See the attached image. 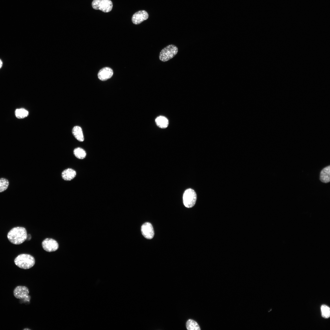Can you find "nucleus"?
<instances>
[{"label": "nucleus", "instance_id": "obj_10", "mask_svg": "<svg viewBox=\"0 0 330 330\" xmlns=\"http://www.w3.org/2000/svg\"><path fill=\"white\" fill-rule=\"evenodd\" d=\"M113 75L112 70L109 67H106L99 71L98 74V77L100 80L104 81L110 78Z\"/></svg>", "mask_w": 330, "mask_h": 330}, {"label": "nucleus", "instance_id": "obj_21", "mask_svg": "<svg viewBox=\"0 0 330 330\" xmlns=\"http://www.w3.org/2000/svg\"><path fill=\"white\" fill-rule=\"evenodd\" d=\"M31 235H30V237H29V234H28V235H27V238L26 240H30L31 239Z\"/></svg>", "mask_w": 330, "mask_h": 330}, {"label": "nucleus", "instance_id": "obj_2", "mask_svg": "<svg viewBox=\"0 0 330 330\" xmlns=\"http://www.w3.org/2000/svg\"><path fill=\"white\" fill-rule=\"evenodd\" d=\"M15 264L22 269H28L32 267L35 263V260L32 255L26 254L18 255L14 259Z\"/></svg>", "mask_w": 330, "mask_h": 330}, {"label": "nucleus", "instance_id": "obj_16", "mask_svg": "<svg viewBox=\"0 0 330 330\" xmlns=\"http://www.w3.org/2000/svg\"><path fill=\"white\" fill-rule=\"evenodd\" d=\"M186 327L189 330H200V326L197 322L192 319H189L187 321Z\"/></svg>", "mask_w": 330, "mask_h": 330}, {"label": "nucleus", "instance_id": "obj_9", "mask_svg": "<svg viewBox=\"0 0 330 330\" xmlns=\"http://www.w3.org/2000/svg\"><path fill=\"white\" fill-rule=\"evenodd\" d=\"M148 17V14L145 11H139L133 15L132 17V21L133 24H138L146 20Z\"/></svg>", "mask_w": 330, "mask_h": 330}, {"label": "nucleus", "instance_id": "obj_7", "mask_svg": "<svg viewBox=\"0 0 330 330\" xmlns=\"http://www.w3.org/2000/svg\"><path fill=\"white\" fill-rule=\"evenodd\" d=\"M29 292L28 288L25 286H18L16 287L13 292V295L17 299H21L28 297Z\"/></svg>", "mask_w": 330, "mask_h": 330}, {"label": "nucleus", "instance_id": "obj_15", "mask_svg": "<svg viewBox=\"0 0 330 330\" xmlns=\"http://www.w3.org/2000/svg\"><path fill=\"white\" fill-rule=\"evenodd\" d=\"M73 153L75 156L79 159H83L86 157V156L85 151L80 147L75 148L74 150Z\"/></svg>", "mask_w": 330, "mask_h": 330}, {"label": "nucleus", "instance_id": "obj_11", "mask_svg": "<svg viewBox=\"0 0 330 330\" xmlns=\"http://www.w3.org/2000/svg\"><path fill=\"white\" fill-rule=\"evenodd\" d=\"M76 173L74 170L70 168L64 170L62 173V178L65 181H69L72 180L76 176Z\"/></svg>", "mask_w": 330, "mask_h": 330}, {"label": "nucleus", "instance_id": "obj_3", "mask_svg": "<svg viewBox=\"0 0 330 330\" xmlns=\"http://www.w3.org/2000/svg\"><path fill=\"white\" fill-rule=\"evenodd\" d=\"M178 51V48L176 46L173 44L168 45L161 51L159 59L162 62L167 61L174 57Z\"/></svg>", "mask_w": 330, "mask_h": 330}, {"label": "nucleus", "instance_id": "obj_19", "mask_svg": "<svg viewBox=\"0 0 330 330\" xmlns=\"http://www.w3.org/2000/svg\"><path fill=\"white\" fill-rule=\"evenodd\" d=\"M9 185L8 180L4 178H0V192L5 190Z\"/></svg>", "mask_w": 330, "mask_h": 330}, {"label": "nucleus", "instance_id": "obj_20", "mask_svg": "<svg viewBox=\"0 0 330 330\" xmlns=\"http://www.w3.org/2000/svg\"><path fill=\"white\" fill-rule=\"evenodd\" d=\"M3 63L2 60L0 59V69L1 68L2 66Z\"/></svg>", "mask_w": 330, "mask_h": 330}, {"label": "nucleus", "instance_id": "obj_18", "mask_svg": "<svg viewBox=\"0 0 330 330\" xmlns=\"http://www.w3.org/2000/svg\"><path fill=\"white\" fill-rule=\"evenodd\" d=\"M321 315L323 317L328 318L330 316V309L329 307L325 305H322L321 306Z\"/></svg>", "mask_w": 330, "mask_h": 330}, {"label": "nucleus", "instance_id": "obj_13", "mask_svg": "<svg viewBox=\"0 0 330 330\" xmlns=\"http://www.w3.org/2000/svg\"><path fill=\"white\" fill-rule=\"evenodd\" d=\"M72 133L75 138L79 141L84 140V137L81 128L78 126L74 127L72 130Z\"/></svg>", "mask_w": 330, "mask_h": 330}, {"label": "nucleus", "instance_id": "obj_1", "mask_svg": "<svg viewBox=\"0 0 330 330\" xmlns=\"http://www.w3.org/2000/svg\"><path fill=\"white\" fill-rule=\"evenodd\" d=\"M27 233L25 228L16 227L13 228L8 233L7 238L12 244L18 245L23 243L27 238Z\"/></svg>", "mask_w": 330, "mask_h": 330}, {"label": "nucleus", "instance_id": "obj_14", "mask_svg": "<svg viewBox=\"0 0 330 330\" xmlns=\"http://www.w3.org/2000/svg\"><path fill=\"white\" fill-rule=\"evenodd\" d=\"M155 122L157 126L162 128L167 127L169 123L168 119L163 116L157 117L155 119Z\"/></svg>", "mask_w": 330, "mask_h": 330}, {"label": "nucleus", "instance_id": "obj_4", "mask_svg": "<svg viewBox=\"0 0 330 330\" xmlns=\"http://www.w3.org/2000/svg\"><path fill=\"white\" fill-rule=\"evenodd\" d=\"M196 199V194L195 191L192 189H188L185 191L183 195L184 204L187 208H191L195 205Z\"/></svg>", "mask_w": 330, "mask_h": 330}, {"label": "nucleus", "instance_id": "obj_17", "mask_svg": "<svg viewBox=\"0 0 330 330\" xmlns=\"http://www.w3.org/2000/svg\"><path fill=\"white\" fill-rule=\"evenodd\" d=\"M16 117L19 119H23L27 117L28 115L27 110L23 108L16 109L15 112Z\"/></svg>", "mask_w": 330, "mask_h": 330}, {"label": "nucleus", "instance_id": "obj_12", "mask_svg": "<svg viewBox=\"0 0 330 330\" xmlns=\"http://www.w3.org/2000/svg\"><path fill=\"white\" fill-rule=\"evenodd\" d=\"M330 166H328L322 169L320 174V181L324 183H327L330 181Z\"/></svg>", "mask_w": 330, "mask_h": 330}, {"label": "nucleus", "instance_id": "obj_8", "mask_svg": "<svg viewBox=\"0 0 330 330\" xmlns=\"http://www.w3.org/2000/svg\"><path fill=\"white\" fill-rule=\"evenodd\" d=\"M141 233L144 237L148 239H152L154 235V231L152 224L149 222H145L141 227Z\"/></svg>", "mask_w": 330, "mask_h": 330}, {"label": "nucleus", "instance_id": "obj_5", "mask_svg": "<svg viewBox=\"0 0 330 330\" xmlns=\"http://www.w3.org/2000/svg\"><path fill=\"white\" fill-rule=\"evenodd\" d=\"M92 6L93 8L95 9L108 13L112 10L113 4L111 0H94L92 3Z\"/></svg>", "mask_w": 330, "mask_h": 330}, {"label": "nucleus", "instance_id": "obj_6", "mask_svg": "<svg viewBox=\"0 0 330 330\" xmlns=\"http://www.w3.org/2000/svg\"><path fill=\"white\" fill-rule=\"evenodd\" d=\"M43 249L48 252L54 251L58 249L59 244L57 242L52 238H47L44 239L42 242Z\"/></svg>", "mask_w": 330, "mask_h": 330}]
</instances>
